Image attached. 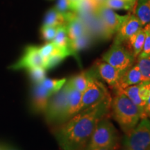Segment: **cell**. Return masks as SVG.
Listing matches in <instances>:
<instances>
[{
	"label": "cell",
	"mask_w": 150,
	"mask_h": 150,
	"mask_svg": "<svg viewBox=\"0 0 150 150\" xmlns=\"http://www.w3.org/2000/svg\"><path fill=\"white\" fill-rule=\"evenodd\" d=\"M109 95L106 86L98 79L97 76L95 75L92 76L87 88L82 93L79 111L95 106Z\"/></svg>",
	"instance_id": "7"
},
{
	"label": "cell",
	"mask_w": 150,
	"mask_h": 150,
	"mask_svg": "<svg viewBox=\"0 0 150 150\" xmlns=\"http://www.w3.org/2000/svg\"><path fill=\"white\" fill-rule=\"evenodd\" d=\"M143 29L145 32V42L141 53L138 56L146 57V56H150V24L144 26Z\"/></svg>",
	"instance_id": "30"
},
{
	"label": "cell",
	"mask_w": 150,
	"mask_h": 150,
	"mask_svg": "<svg viewBox=\"0 0 150 150\" xmlns=\"http://www.w3.org/2000/svg\"><path fill=\"white\" fill-rule=\"evenodd\" d=\"M105 1H106V0H95V1H96L97 4L99 5V6H100L104 4Z\"/></svg>",
	"instance_id": "35"
},
{
	"label": "cell",
	"mask_w": 150,
	"mask_h": 150,
	"mask_svg": "<svg viewBox=\"0 0 150 150\" xmlns=\"http://www.w3.org/2000/svg\"><path fill=\"white\" fill-rule=\"evenodd\" d=\"M125 150H150V120L144 118L138 125L125 134Z\"/></svg>",
	"instance_id": "5"
},
{
	"label": "cell",
	"mask_w": 150,
	"mask_h": 150,
	"mask_svg": "<svg viewBox=\"0 0 150 150\" xmlns=\"http://www.w3.org/2000/svg\"><path fill=\"white\" fill-rule=\"evenodd\" d=\"M55 8L59 12L66 13L68 12H74L73 5L71 0H58Z\"/></svg>",
	"instance_id": "31"
},
{
	"label": "cell",
	"mask_w": 150,
	"mask_h": 150,
	"mask_svg": "<svg viewBox=\"0 0 150 150\" xmlns=\"http://www.w3.org/2000/svg\"><path fill=\"white\" fill-rule=\"evenodd\" d=\"M52 42H53L54 44L58 47H68L70 39H69L68 35H67L66 26L63 25L58 27L55 37Z\"/></svg>",
	"instance_id": "24"
},
{
	"label": "cell",
	"mask_w": 150,
	"mask_h": 150,
	"mask_svg": "<svg viewBox=\"0 0 150 150\" xmlns=\"http://www.w3.org/2000/svg\"><path fill=\"white\" fill-rule=\"evenodd\" d=\"M69 13H63L59 12L55 8L49 10L45 15L44 19L43 25L53 26V27H60V26L66 25Z\"/></svg>",
	"instance_id": "17"
},
{
	"label": "cell",
	"mask_w": 150,
	"mask_h": 150,
	"mask_svg": "<svg viewBox=\"0 0 150 150\" xmlns=\"http://www.w3.org/2000/svg\"><path fill=\"white\" fill-rule=\"evenodd\" d=\"M65 26L70 40H74L86 33H88L83 20L74 12L69 13L68 19Z\"/></svg>",
	"instance_id": "13"
},
{
	"label": "cell",
	"mask_w": 150,
	"mask_h": 150,
	"mask_svg": "<svg viewBox=\"0 0 150 150\" xmlns=\"http://www.w3.org/2000/svg\"><path fill=\"white\" fill-rule=\"evenodd\" d=\"M0 150H8L6 148L3 147H0Z\"/></svg>",
	"instance_id": "37"
},
{
	"label": "cell",
	"mask_w": 150,
	"mask_h": 150,
	"mask_svg": "<svg viewBox=\"0 0 150 150\" xmlns=\"http://www.w3.org/2000/svg\"><path fill=\"white\" fill-rule=\"evenodd\" d=\"M135 58L122 44L113 43L102 56V60L120 71L122 74L134 64Z\"/></svg>",
	"instance_id": "6"
},
{
	"label": "cell",
	"mask_w": 150,
	"mask_h": 150,
	"mask_svg": "<svg viewBox=\"0 0 150 150\" xmlns=\"http://www.w3.org/2000/svg\"><path fill=\"white\" fill-rule=\"evenodd\" d=\"M54 94L41 83L33 84L31 91V106L33 112H45L49 100Z\"/></svg>",
	"instance_id": "12"
},
{
	"label": "cell",
	"mask_w": 150,
	"mask_h": 150,
	"mask_svg": "<svg viewBox=\"0 0 150 150\" xmlns=\"http://www.w3.org/2000/svg\"><path fill=\"white\" fill-rule=\"evenodd\" d=\"M134 14L139 19L142 27L150 24V0H138Z\"/></svg>",
	"instance_id": "21"
},
{
	"label": "cell",
	"mask_w": 150,
	"mask_h": 150,
	"mask_svg": "<svg viewBox=\"0 0 150 150\" xmlns=\"http://www.w3.org/2000/svg\"><path fill=\"white\" fill-rule=\"evenodd\" d=\"M90 150H117V145L112 146V147H97L95 149H92Z\"/></svg>",
	"instance_id": "34"
},
{
	"label": "cell",
	"mask_w": 150,
	"mask_h": 150,
	"mask_svg": "<svg viewBox=\"0 0 150 150\" xmlns=\"http://www.w3.org/2000/svg\"><path fill=\"white\" fill-rule=\"evenodd\" d=\"M79 1V0H71V1H72V5H73V8H74V12L75 6H76V4H77Z\"/></svg>",
	"instance_id": "36"
},
{
	"label": "cell",
	"mask_w": 150,
	"mask_h": 150,
	"mask_svg": "<svg viewBox=\"0 0 150 150\" xmlns=\"http://www.w3.org/2000/svg\"><path fill=\"white\" fill-rule=\"evenodd\" d=\"M136 64L141 72L142 82L150 83V56H138Z\"/></svg>",
	"instance_id": "25"
},
{
	"label": "cell",
	"mask_w": 150,
	"mask_h": 150,
	"mask_svg": "<svg viewBox=\"0 0 150 150\" xmlns=\"http://www.w3.org/2000/svg\"><path fill=\"white\" fill-rule=\"evenodd\" d=\"M45 114L47 121L50 124L61 125L68 120V100L65 85L50 97Z\"/></svg>",
	"instance_id": "3"
},
{
	"label": "cell",
	"mask_w": 150,
	"mask_h": 150,
	"mask_svg": "<svg viewBox=\"0 0 150 150\" xmlns=\"http://www.w3.org/2000/svg\"><path fill=\"white\" fill-rule=\"evenodd\" d=\"M145 32L143 27L139 30L136 33L132 35L125 42H127L130 46V51L135 59H137L141 53L145 42Z\"/></svg>",
	"instance_id": "20"
},
{
	"label": "cell",
	"mask_w": 150,
	"mask_h": 150,
	"mask_svg": "<svg viewBox=\"0 0 150 150\" xmlns=\"http://www.w3.org/2000/svg\"><path fill=\"white\" fill-rule=\"evenodd\" d=\"M97 14L110 37L117 33L122 24L129 16H120L115 13L113 9L108 8L105 5H102L99 7Z\"/></svg>",
	"instance_id": "8"
},
{
	"label": "cell",
	"mask_w": 150,
	"mask_h": 150,
	"mask_svg": "<svg viewBox=\"0 0 150 150\" xmlns=\"http://www.w3.org/2000/svg\"><path fill=\"white\" fill-rule=\"evenodd\" d=\"M142 27L141 22L136 15L129 14L116 33L113 43L123 44Z\"/></svg>",
	"instance_id": "10"
},
{
	"label": "cell",
	"mask_w": 150,
	"mask_h": 150,
	"mask_svg": "<svg viewBox=\"0 0 150 150\" xmlns=\"http://www.w3.org/2000/svg\"><path fill=\"white\" fill-rule=\"evenodd\" d=\"M121 90L122 91L123 93L140 108V110L147 116L145 112L146 103L141 99L139 94V84L130 86H129V87H127Z\"/></svg>",
	"instance_id": "22"
},
{
	"label": "cell",
	"mask_w": 150,
	"mask_h": 150,
	"mask_svg": "<svg viewBox=\"0 0 150 150\" xmlns=\"http://www.w3.org/2000/svg\"><path fill=\"white\" fill-rule=\"evenodd\" d=\"M70 56H72V54L69 47L60 48L56 47L54 53L44 61L43 67L45 68L46 70L54 68L59 63H61L65 58Z\"/></svg>",
	"instance_id": "16"
},
{
	"label": "cell",
	"mask_w": 150,
	"mask_h": 150,
	"mask_svg": "<svg viewBox=\"0 0 150 150\" xmlns=\"http://www.w3.org/2000/svg\"><path fill=\"white\" fill-rule=\"evenodd\" d=\"M110 95L95 106L79 111L56 131L62 150H86L97 124L110 111Z\"/></svg>",
	"instance_id": "1"
},
{
	"label": "cell",
	"mask_w": 150,
	"mask_h": 150,
	"mask_svg": "<svg viewBox=\"0 0 150 150\" xmlns=\"http://www.w3.org/2000/svg\"><path fill=\"white\" fill-rule=\"evenodd\" d=\"M142 82V77L141 72H140L138 65L134 64L129 67L121 75L119 81H118V85L116 88L124 89L130 86L139 84Z\"/></svg>",
	"instance_id": "14"
},
{
	"label": "cell",
	"mask_w": 150,
	"mask_h": 150,
	"mask_svg": "<svg viewBox=\"0 0 150 150\" xmlns=\"http://www.w3.org/2000/svg\"><path fill=\"white\" fill-rule=\"evenodd\" d=\"M99 7L95 0H79L75 6L74 13L79 16L95 13Z\"/></svg>",
	"instance_id": "23"
},
{
	"label": "cell",
	"mask_w": 150,
	"mask_h": 150,
	"mask_svg": "<svg viewBox=\"0 0 150 150\" xmlns=\"http://www.w3.org/2000/svg\"><path fill=\"white\" fill-rule=\"evenodd\" d=\"M127 1H137V0H127Z\"/></svg>",
	"instance_id": "38"
},
{
	"label": "cell",
	"mask_w": 150,
	"mask_h": 150,
	"mask_svg": "<svg viewBox=\"0 0 150 150\" xmlns=\"http://www.w3.org/2000/svg\"><path fill=\"white\" fill-rule=\"evenodd\" d=\"M115 95L112 98L110 109L114 120L125 134L138 125L140 120L147 117L119 88H114Z\"/></svg>",
	"instance_id": "2"
},
{
	"label": "cell",
	"mask_w": 150,
	"mask_h": 150,
	"mask_svg": "<svg viewBox=\"0 0 150 150\" xmlns=\"http://www.w3.org/2000/svg\"><path fill=\"white\" fill-rule=\"evenodd\" d=\"M117 130L109 120L104 117L97 124L86 150L97 147H112L117 145Z\"/></svg>",
	"instance_id": "4"
},
{
	"label": "cell",
	"mask_w": 150,
	"mask_h": 150,
	"mask_svg": "<svg viewBox=\"0 0 150 150\" xmlns=\"http://www.w3.org/2000/svg\"><path fill=\"white\" fill-rule=\"evenodd\" d=\"M93 69L97 78L102 79L113 89L117 87L120 78L122 74L120 71L104 61H97Z\"/></svg>",
	"instance_id": "11"
},
{
	"label": "cell",
	"mask_w": 150,
	"mask_h": 150,
	"mask_svg": "<svg viewBox=\"0 0 150 150\" xmlns=\"http://www.w3.org/2000/svg\"><path fill=\"white\" fill-rule=\"evenodd\" d=\"M56 47V46L54 44L53 42H48L46 44H45L44 45L39 47V52H40V55L42 56L43 60H44V61L54 53Z\"/></svg>",
	"instance_id": "32"
},
{
	"label": "cell",
	"mask_w": 150,
	"mask_h": 150,
	"mask_svg": "<svg viewBox=\"0 0 150 150\" xmlns=\"http://www.w3.org/2000/svg\"><path fill=\"white\" fill-rule=\"evenodd\" d=\"M44 60L41 56L39 47L36 46L30 45L26 47L23 56L17 63L11 66L13 70L20 69H29L36 67H43Z\"/></svg>",
	"instance_id": "9"
},
{
	"label": "cell",
	"mask_w": 150,
	"mask_h": 150,
	"mask_svg": "<svg viewBox=\"0 0 150 150\" xmlns=\"http://www.w3.org/2000/svg\"><path fill=\"white\" fill-rule=\"evenodd\" d=\"M67 79L65 78L61 79H52L45 78L40 83L46 89L54 94L63 87Z\"/></svg>",
	"instance_id": "27"
},
{
	"label": "cell",
	"mask_w": 150,
	"mask_h": 150,
	"mask_svg": "<svg viewBox=\"0 0 150 150\" xmlns=\"http://www.w3.org/2000/svg\"><path fill=\"white\" fill-rule=\"evenodd\" d=\"M93 40V38L89 33H86L81 36L74 39V40H70L68 45V47L72 52V56L79 62V59L78 57V53L81 50L86 49L88 47L91 45L92 40Z\"/></svg>",
	"instance_id": "18"
},
{
	"label": "cell",
	"mask_w": 150,
	"mask_h": 150,
	"mask_svg": "<svg viewBox=\"0 0 150 150\" xmlns=\"http://www.w3.org/2000/svg\"><path fill=\"white\" fill-rule=\"evenodd\" d=\"M95 75L97 76L94 69L92 68L88 71H84L81 72L80 74L75 75L68 79V81L73 87L77 89L81 93H83L87 88L91 77Z\"/></svg>",
	"instance_id": "19"
},
{
	"label": "cell",
	"mask_w": 150,
	"mask_h": 150,
	"mask_svg": "<svg viewBox=\"0 0 150 150\" xmlns=\"http://www.w3.org/2000/svg\"><path fill=\"white\" fill-rule=\"evenodd\" d=\"M145 112H146V115H147V117L150 118V93H149V97H148L147 102H146Z\"/></svg>",
	"instance_id": "33"
},
{
	"label": "cell",
	"mask_w": 150,
	"mask_h": 150,
	"mask_svg": "<svg viewBox=\"0 0 150 150\" xmlns=\"http://www.w3.org/2000/svg\"><path fill=\"white\" fill-rule=\"evenodd\" d=\"M67 88V100H68V117H72L75 114L79 112L81 104L82 93L73 87L68 80L65 83Z\"/></svg>",
	"instance_id": "15"
},
{
	"label": "cell",
	"mask_w": 150,
	"mask_h": 150,
	"mask_svg": "<svg viewBox=\"0 0 150 150\" xmlns=\"http://www.w3.org/2000/svg\"><path fill=\"white\" fill-rule=\"evenodd\" d=\"M30 79L33 84L40 83L46 78V70L44 67H36L27 70Z\"/></svg>",
	"instance_id": "28"
},
{
	"label": "cell",
	"mask_w": 150,
	"mask_h": 150,
	"mask_svg": "<svg viewBox=\"0 0 150 150\" xmlns=\"http://www.w3.org/2000/svg\"><path fill=\"white\" fill-rule=\"evenodd\" d=\"M58 27H53V26L42 25L40 29L42 38L44 40H45L46 42H52L54 40V37H55Z\"/></svg>",
	"instance_id": "29"
},
{
	"label": "cell",
	"mask_w": 150,
	"mask_h": 150,
	"mask_svg": "<svg viewBox=\"0 0 150 150\" xmlns=\"http://www.w3.org/2000/svg\"><path fill=\"white\" fill-rule=\"evenodd\" d=\"M136 1H127V0H106L104 4L111 9L117 10H131L134 7Z\"/></svg>",
	"instance_id": "26"
}]
</instances>
